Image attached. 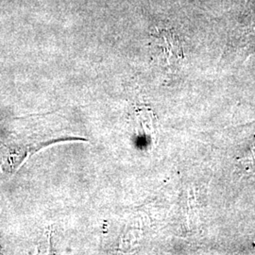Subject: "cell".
I'll use <instances>...</instances> for the list:
<instances>
[{
  "label": "cell",
  "mask_w": 255,
  "mask_h": 255,
  "mask_svg": "<svg viewBox=\"0 0 255 255\" xmlns=\"http://www.w3.org/2000/svg\"><path fill=\"white\" fill-rule=\"evenodd\" d=\"M136 121L138 126L142 130V135L147 139L153 140L156 137V118L153 113L146 108H140L137 110Z\"/></svg>",
  "instance_id": "cell-1"
}]
</instances>
